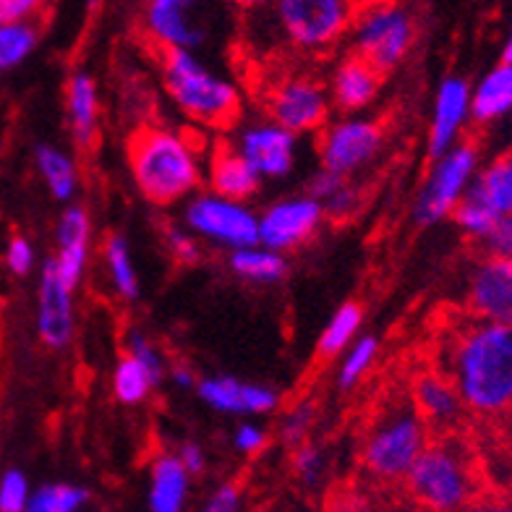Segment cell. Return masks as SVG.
Masks as SVG:
<instances>
[{"label": "cell", "instance_id": "cell-25", "mask_svg": "<svg viewBox=\"0 0 512 512\" xmlns=\"http://www.w3.org/2000/svg\"><path fill=\"white\" fill-rule=\"evenodd\" d=\"M68 115H71V128L74 139L81 149H89L97 139V118H100V100H97L95 79L84 71L71 76L68 81Z\"/></svg>", "mask_w": 512, "mask_h": 512}, {"label": "cell", "instance_id": "cell-26", "mask_svg": "<svg viewBox=\"0 0 512 512\" xmlns=\"http://www.w3.org/2000/svg\"><path fill=\"white\" fill-rule=\"evenodd\" d=\"M512 110V66L499 63L492 68L479 87L471 89V118L479 123H492L505 118Z\"/></svg>", "mask_w": 512, "mask_h": 512}, {"label": "cell", "instance_id": "cell-44", "mask_svg": "<svg viewBox=\"0 0 512 512\" xmlns=\"http://www.w3.org/2000/svg\"><path fill=\"white\" fill-rule=\"evenodd\" d=\"M343 176H335V173H330V170H322L314 181H311V199H317L319 204L327 202V199H332V196L337 194V191L343 189Z\"/></svg>", "mask_w": 512, "mask_h": 512}, {"label": "cell", "instance_id": "cell-1", "mask_svg": "<svg viewBox=\"0 0 512 512\" xmlns=\"http://www.w3.org/2000/svg\"><path fill=\"white\" fill-rule=\"evenodd\" d=\"M445 377L465 411L481 418L512 413V327L481 319L458 327L447 343Z\"/></svg>", "mask_w": 512, "mask_h": 512}, {"label": "cell", "instance_id": "cell-43", "mask_svg": "<svg viewBox=\"0 0 512 512\" xmlns=\"http://www.w3.org/2000/svg\"><path fill=\"white\" fill-rule=\"evenodd\" d=\"M233 445H236V450L246 452V455H256V452L267 445V434L259 426L243 424L236 432V437H233Z\"/></svg>", "mask_w": 512, "mask_h": 512}, {"label": "cell", "instance_id": "cell-3", "mask_svg": "<svg viewBox=\"0 0 512 512\" xmlns=\"http://www.w3.org/2000/svg\"><path fill=\"white\" fill-rule=\"evenodd\" d=\"M403 486L411 505L421 512H460L481 494L471 452L455 437L429 442Z\"/></svg>", "mask_w": 512, "mask_h": 512}, {"label": "cell", "instance_id": "cell-20", "mask_svg": "<svg viewBox=\"0 0 512 512\" xmlns=\"http://www.w3.org/2000/svg\"><path fill=\"white\" fill-rule=\"evenodd\" d=\"M204 403L223 413H270L277 405V392L264 384L238 382L230 377H215L199 382Z\"/></svg>", "mask_w": 512, "mask_h": 512}, {"label": "cell", "instance_id": "cell-33", "mask_svg": "<svg viewBox=\"0 0 512 512\" xmlns=\"http://www.w3.org/2000/svg\"><path fill=\"white\" fill-rule=\"evenodd\" d=\"M105 262H108L110 280L123 298L139 296V277H136L134 262L128 254V246L121 236H110L105 243Z\"/></svg>", "mask_w": 512, "mask_h": 512}, {"label": "cell", "instance_id": "cell-47", "mask_svg": "<svg viewBox=\"0 0 512 512\" xmlns=\"http://www.w3.org/2000/svg\"><path fill=\"white\" fill-rule=\"evenodd\" d=\"M486 243H489V251H492V254H502L512 259V217L499 225Z\"/></svg>", "mask_w": 512, "mask_h": 512}, {"label": "cell", "instance_id": "cell-50", "mask_svg": "<svg viewBox=\"0 0 512 512\" xmlns=\"http://www.w3.org/2000/svg\"><path fill=\"white\" fill-rule=\"evenodd\" d=\"M230 3L243 11H262V8H270L275 0H230Z\"/></svg>", "mask_w": 512, "mask_h": 512}, {"label": "cell", "instance_id": "cell-17", "mask_svg": "<svg viewBox=\"0 0 512 512\" xmlns=\"http://www.w3.org/2000/svg\"><path fill=\"white\" fill-rule=\"evenodd\" d=\"M238 155L249 162L259 178H280L293 168L296 139L290 131L275 126V123L251 126L241 134Z\"/></svg>", "mask_w": 512, "mask_h": 512}, {"label": "cell", "instance_id": "cell-22", "mask_svg": "<svg viewBox=\"0 0 512 512\" xmlns=\"http://www.w3.org/2000/svg\"><path fill=\"white\" fill-rule=\"evenodd\" d=\"M379 81H382V74L377 68L369 66L364 58L351 55L337 66L335 79H332V97L343 110H361L377 97Z\"/></svg>", "mask_w": 512, "mask_h": 512}, {"label": "cell", "instance_id": "cell-2", "mask_svg": "<svg viewBox=\"0 0 512 512\" xmlns=\"http://www.w3.org/2000/svg\"><path fill=\"white\" fill-rule=\"evenodd\" d=\"M128 162L144 199L157 207L181 202L199 186L196 152L181 134L160 126H144L128 139Z\"/></svg>", "mask_w": 512, "mask_h": 512}, {"label": "cell", "instance_id": "cell-28", "mask_svg": "<svg viewBox=\"0 0 512 512\" xmlns=\"http://www.w3.org/2000/svg\"><path fill=\"white\" fill-rule=\"evenodd\" d=\"M37 168H40V176L45 178L55 199L68 202L74 196L76 165L66 152H61L58 147H50V144H40L37 147Z\"/></svg>", "mask_w": 512, "mask_h": 512}, {"label": "cell", "instance_id": "cell-30", "mask_svg": "<svg viewBox=\"0 0 512 512\" xmlns=\"http://www.w3.org/2000/svg\"><path fill=\"white\" fill-rule=\"evenodd\" d=\"M361 319H364V309L358 304H343L335 311V317L330 319L327 330L322 332V340H319V356L322 358H335L340 356V351L348 348L353 337H356L358 327H361Z\"/></svg>", "mask_w": 512, "mask_h": 512}, {"label": "cell", "instance_id": "cell-13", "mask_svg": "<svg viewBox=\"0 0 512 512\" xmlns=\"http://www.w3.org/2000/svg\"><path fill=\"white\" fill-rule=\"evenodd\" d=\"M468 309L481 322L512 327V259L489 254L476 264L468 280Z\"/></svg>", "mask_w": 512, "mask_h": 512}, {"label": "cell", "instance_id": "cell-41", "mask_svg": "<svg viewBox=\"0 0 512 512\" xmlns=\"http://www.w3.org/2000/svg\"><path fill=\"white\" fill-rule=\"evenodd\" d=\"M128 353H131V356L136 358V361H142L144 366H147L149 369V374H152V377L157 379V382H160V377H162V358H160V353L155 351V348H152V343H149L147 337H142V335H131V340H128Z\"/></svg>", "mask_w": 512, "mask_h": 512}, {"label": "cell", "instance_id": "cell-45", "mask_svg": "<svg viewBox=\"0 0 512 512\" xmlns=\"http://www.w3.org/2000/svg\"><path fill=\"white\" fill-rule=\"evenodd\" d=\"M460 512H512V499L497 497V494H479Z\"/></svg>", "mask_w": 512, "mask_h": 512}, {"label": "cell", "instance_id": "cell-36", "mask_svg": "<svg viewBox=\"0 0 512 512\" xmlns=\"http://www.w3.org/2000/svg\"><path fill=\"white\" fill-rule=\"evenodd\" d=\"M32 497L27 473L19 468H6L0 473V512H24Z\"/></svg>", "mask_w": 512, "mask_h": 512}, {"label": "cell", "instance_id": "cell-37", "mask_svg": "<svg viewBox=\"0 0 512 512\" xmlns=\"http://www.w3.org/2000/svg\"><path fill=\"white\" fill-rule=\"evenodd\" d=\"M48 0H0V24L34 21L45 11Z\"/></svg>", "mask_w": 512, "mask_h": 512}, {"label": "cell", "instance_id": "cell-10", "mask_svg": "<svg viewBox=\"0 0 512 512\" xmlns=\"http://www.w3.org/2000/svg\"><path fill=\"white\" fill-rule=\"evenodd\" d=\"M476 170H479V149L471 142L455 144L445 155L437 157L432 176L416 202L418 223L434 225L452 215L471 186Z\"/></svg>", "mask_w": 512, "mask_h": 512}, {"label": "cell", "instance_id": "cell-23", "mask_svg": "<svg viewBox=\"0 0 512 512\" xmlns=\"http://www.w3.org/2000/svg\"><path fill=\"white\" fill-rule=\"evenodd\" d=\"M209 183L212 191L230 202H243L259 191V176L236 149H220L209 162Z\"/></svg>", "mask_w": 512, "mask_h": 512}, {"label": "cell", "instance_id": "cell-21", "mask_svg": "<svg viewBox=\"0 0 512 512\" xmlns=\"http://www.w3.org/2000/svg\"><path fill=\"white\" fill-rule=\"evenodd\" d=\"M87 246H89V217L81 207H68L58 225V256H55V270L63 283L74 290L81 283L84 267H87Z\"/></svg>", "mask_w": 512, "mask_h": 512}, {"label": "cell", "instance_id": "cell-31", "mask_svg": "<svg viewBox=\"0 0 512 512\" xmlns=\"http://www.w3.org/2000/svg\"><path fill=\"white\" fill-rule=\"evenodd\" d=\"M155 384L157 379L149 374V369L142 361H136L131 353H126V356L121 358V364H118L113 377V390L115 395H118V400H123V403L128 405L142 403Z\"/></svg>", "mask_w": 512, "mask_h": 512}, {"label": "cell", "instance_id": "cell-53", "mask_svg": "<svg viewBox=\"0 0 512 512\" xmlns=\"http://www.w3.org/2000/svg\"><path fill=\"white\" fill-rule=\"evenodd\" d=\"M387 512H421V510H416L413 505H408V507H395V510H387Z\"/></svg>", "mask_w": 512, "mask_h": 512}, {"label": "cell", "instance_id": "cell-35", "mask_svg": "<svg viewBox=\"0 0 512 512\" xmlns=\"http://www.w3.org/2000/svg\"><path fill=\"white\" fill-rule=\"evenodd\" d=\"M377 348L379 345L374 337H361L351 351H348L343 366H340V374H337V382H340L343 390H351L353 384L371 369L374 358H377Z\"/></svg>", "mask_w": 512, "mask_h": 512}, {"label": "cell", "instance_id": "cell-7", "mask_svg": "<svg viewBox=\"0 0 512 512\" xmlns=\"http://www.w3.org/2000/svg\"><path fill=\"white\" fill-rule=\"evenodd\" d=\"M277 29L301 53L330 50L353 27L356 0H275Z\"/></svg>", "mask_w": 512, "mask_h": 512}, {"label": "cell", "instance_id": "cell-9", "mask_svg": "<svg viewBox=\"0 0 512 512\" xmlns=\"http://www.w3.org/2000/svg\"><path fill=\"white\" fill-rule=\"evenodd\" d=\"M452 215L468 236L489 241L512 217V157H497L479 170Z\"/></svg>", "mask_w": 512, "mask_h": 512}, {"label": "cell", "instance_id": "cell-54", "mask_svg": "<svg viewBox=\"0 0 512 512\" xmlns=\"http://www.w3.org/2000/svg\"><path fill=\"white\" fill-rule=\"evenodd\" d=\"M100 3H102V0H89L87 6H89V8H92V11H95V8H97V6H100Z\"/></svg>", "mask_w": 512, "mask_h": 512}, {"label": "cell", "instance_id": "cell-24", "mask_svg": "<svg viewBox=\"0 0 512 512\" xmlns=\"http://www.w3.org/2000/svg\"><path fill=\"white\" fill-rule=\"evenodd\" d=\"M189 497V473L176 455H162L152 465L149 512H183Z\"/></svg>", "mask_w": 512, "mask_h": 512}, {"label": "cell", "instance_id": "cell-12", "mask_svg": "<svg viewBox=\"0 0 512 512\" xmlns=\"http://www.w3.org/2000/svg\"><path fill=\"white\" fill-rule=\"evenodd\" d=\"M275 126L285 128L290 134H304V131H317L327 121V95L317 81L306 76H293V79L280 81L267 97Z\"/></svg>", "mask_w": 512, "mask_h": 512}, {"label": "cell", "instance_id": "cell-34", "mask_svg": "<svg viewBox=\"0 0 512 512\" xmlns=\"http://www.w3.org/2000/svg\"><path fill=\"white\" fill-rule=\"evenodd\" d=\"M324 512H387V510H384L377 499L366 492L364 486L343 484V486H335V489L327 494Z\"/></svg>", "mask_w": 512, "mask_h": 512}, {"label": "cell", "instance_id": "cell-39", "mask_svg": "<svg viewBox=\"0 0 512 512\" xmlns=\"http://www.w3.org/2000/svg\"><path fill=\"white\" fill-rule=\"evenodd\" d=\"M311 416H314L311 405H298L296 411L285 418V421H283V442H285V445H290L293 450L304 445L306 432H309V426H311Z\"/></svg>", "mask_w": 512, "mask_h": 512}, {"label": "cell", "instance_id": "cell-51", "mask_svg": "<svg viewBox=\"0 0 512 512\" xmlns=\"http://www.w3.org/2000/svg\"><path fill=\"white\" fill-rule=\"evenodd\" d=\"M502 63H510L512 66V29H510V37L505 42V53H502Z\"/></svg>", "mask_w": 512, "mask_h": 512}, {"label": "cell", "instance_id": "cell-8", "mask_svg": "<svg viewBox=\"0 0 512 512\" xmlns=\"http://www.w3.org/2000/svg\"><path fill=\"white\" fill-rule=\"evenodd\" d=\"M353 48L379 74L403 63L416 37L413 16L398 3H371L353 19Z\"/></svg>", "mask_w": 512, "mask_h": 512}, {"label": "cell", "instance_id": "cell-38", "mask_svg": "<svg viewBox=\"0 0 512 512\" xmlns=\"http://www.w3.org/2000/svg\"><path fill=\"white\" fill-rule=\"evenodd\" d=\"M293 468H296V476L304 481V484H317L324 468L322 450H317V447H311V445L296 447Z\"/></svg>", "mask_w": 512, "mask_h": 512}, {"label": "cell", "instance_id": "cell-48", "mask_svg": "<svg viewBox=\"0 0 512 512\" xmlns=\"http://www.w3.org/2000/svg\"><path fill=\"white\" fill-rule=\"evenodd\" d=\"M176 458L181 460V465L186 468V473H189V476H199V473L204 471V465H207L202 447L191 445V442L189 445H183V450L178 452Z\"/></svg>", "mask_w": 512, "mask_h": 512}, {"label": "cell", "instance_id": "cell-49", "mask_svg": "<svg viewBox=\"0 0 512 512\" xmlns=\"http://www.w3.org/2000/svg\"><path fill=\"white\" fill-rule=\"evenodd\" d=\"M353 202H356V196H353V191H348L343 186V189L337 191L335 196H332V199H327V212H330V215H335V217H340V215H348V212H351V207H353Z\"/></svg>", "mask_w": 512, "mask_h": 512}, {"label": "cell", "instance_id": "cell-16", "mask_svg": "<svg viewBox=\"0 0 512 512\" xmlns=\"http://www.w3.org/2000/svg\"><path fill=\"white\" fill-rule=\"evenodd\" d=\"M37 332L53 351H61L74 337V290L61 280L55 262H45L37 290Z\"/></svg>", "mask_w": 512, "mask_h": 512}, {"label": "cell", "instance_id": "cell-32", "mask_svg": "<svg viewBox=\"0 0 512 512\" xmlns=\"http://www.w3.org/2000/svg\"><path fill=\"white\" fill-rule=\"evenodd\" d=\"M89 499L87 489L76 484H45L34 489L24 512H79Z\"/></svg>", "mask_w": 512, "mask_h": 512}, {"label": "cell", "instance_id": "cell-46", "mask_svg": "<svg viewBox=\"0 0 512 512\" xmlns=\"http://www.w3.org/2000/svg\"><path fill=\"white\" fill-rule=\"evenodd\" d=\"M168 243H170V249H173V256H176V259H181V262H196L199 249H196L194 238H189L186 233H181V230H170Z\"/></svg>", "mask_w": 512, "mask_h": 512}, {"label": "cell", "instance_id": "cell-6", "mask_svg": "<svg viewBox=\"0 0 512 512\" xmlns=\"http://www.w3.org/2000/svg\"><path fill=\"white\" fill-rule=\"evenodd\" d=\"M225 24V0H147L144 27L162 50L194 53Z\"/></svg>", "mask_w": 512, "mask_h": 512}, {"label": "cell", "instance_id": "cell-27", "mask_svg": "<svg viewBox=\"0 0 512 512\" xmlns=\"http://www.w3.org/2000/svg\"><path fill=\"white\" fill-rule=\"evenodd\" d=\"M230 267L233 272L254 283H275L285 275V259L277 251L264 249V246H246V249H236L230 256Z\"/></svg>", "mask_w": 512, "mask_h": 512}, {"label": "cell", "instance_id": "cell-5", "mask_svg": "<svg viewBox=\"0 0 512 512\" xmlns=\"http://www.w3.org/2000/svg\"><path fill=\"white\" fill-rule=\"evenodd\" d=\"M162 79L168 95L191 121L223 128L238 118V89L223 76L212 74L194 53L162 50Z\"/></svg>", "mask_w": 512, "mask_h": 512}, {"label": "cell", "instance_id": "cell-19", "mask_svg": "<svg viewBox=\"0 0 512 512\" xmlns=\"http://www.w3.org/2000/svg\"><path fill=\"white\" fill-rule=\"evenodd\" d=\"M411 403L418 416L426 421V426L439 429V432L455 429L465 416L458 390L452 387L445 374H437V371H426V374L416 377Z\"/></svg>", "mask_w": 512, "mask_h": 512}, {"label": "cell", "instance_id": "cell-42", "mask_svg": "<svg viewBox=\"0 0 512 512\" xmlns=\"http://www.w3.org/2000/svg\"><path fill=\"white\" fill-rule=\"evenodd\" d=\"M204 512H241V489L236 484H223L209 497Z\"/></svg>", "mask_w": 512, "mask_h": 512}, {"label": "cell", "instance_id": "cell-52", "mask_svg": "<svg viewBox=\"0 0 512 512\" xmlns=\"http://www.w3.org/2000/svg\"><path fill=\"white\" fill-rule=\"evenodd\" d=\"M176 379L183 384V387H189V384H194V377H191L189 371H183V369L176 371Z\"/></svg>", "mask_w": 512, "mask_h": 512}, {"label": "cell", "instance_id": "cell-18", "mask_svg": "<svg viewBox=\"0 0 512 512\" xmlns=\"http://www.w3.org/2000/svg\"><path fill=\"white\" fill-rule=\"evenodd\" d=\"M471 118V87L458 76L442 81L434 102L432 134H429V155L437 160L458 144L463 123Z\"/></svg>", "mask_w": 512, "mask_h": 512}, {"label": "cell", "instance_id": "cell-40", "mask_svg": "<svg viewBox=\"0 0 512 512\" xmlns=\"http://www.w3.org/2000/svg\"><path fill=\"white\" fill-rule=\"evenodd\" d=\"M6 264L14 275L24 277L34 267V246L24 236H14L6 249Z\"/></svg>", "mask_w": 512, "mask_h": 512}, {"label": "cell", "instance_id": "cell-4", "mask_svg": "<svg viewBox=\"0 0 512 512\" xmlns=\"http://www.w3.org/2000/svg\"><path fill=\"white\" fill-rule=\"evenodd\" d=\"M429 445V426L411 400L395 403L379 416L361 447L364 473L377 486H400L418 455Z\"/></svg>", "mask_w": 512, "mask_h": 512}, {"label": "cell", "instance_id": "cell-15", "mask_svg": "<svg viewBox=\"0 0 512 512\" xmlns=\"http://www.w3.org/2000/svg\"><path fill=\"white\" fill-rule=\"evenodd\" d=\"M382 144V128L371 121H345L327 128L319 144L324 170L335 176H348L377 155Z\"/></svg>", "mask_w": 512, "mask_h": 512}, {"label": "cell", "instance_id": "cell-11", "mask_svg": "<svg viewBox=\"0 0 512 512\" xmlns=\"http://www.w3.org/2000/svg\"><path fill=\"white\" fill-rule=\"evenodd\" d=\"M186 220L194 233L230 246L233 251L259 243V217L241 202H230L217 194L194 199L186 209Z\"/></svg>", "mask_w": 512, "mask_h": 512}, {"label": "cell", "instance_id": "cell-14", "mask_svg": "<svg viewBox=\"0 0 512 512\" xmlns=\"http://www.w3.org/2000/svg\"><path fill=\"white\" fill-rule=\"evenodd\" d=\"M322 215L324 207L311 196L272 204L259 217V243L277 254L285 249H296L298 243L309 241L311 233L322 223Z\"/></svg>", "mask_w": 512, "mask_h": 512}, {"label": "cell", "instance_id": "cell-29", "mask_svg": "<svg viewBox=\"0 0 512 512\" xmlns=\"http://www.w3.org/2000/svg\"><path fill=\"white\" fill-rule=\"evenodd\" d=\"M37 40H40V29L34 21L0 24V74L27 61L37 48Z\"/></svg>", "mask_w": 512, "mask_h": 512}]
</instances>
